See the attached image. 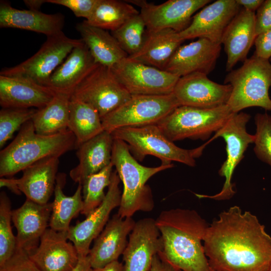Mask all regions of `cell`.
Returning <instances> with one entry per match:
<instances>
[{
    "label": "cell",
    "mask_w": 271,
    "mask_h": 271,
    "mask_svg": "<svg viewBox=\"0 0 271 271\" xmlns=\"http://www.w3.org/2000/svg\"><path fill=\"white\" fill-rule=\"evenodd\" d=\"M140 12L126 1L97 0L89 18V24L114 31Z\"/></svg>",
    "instance_id": "cell-33"
},
{
    "label": "cell",
    "mask_w": 271,
    "mask_h": 271,
    "mask_svg": "<svg viewBox=\"0 0 271 271\" xmlns=\"http://www.w3.org/2000/svg\"><path fill=\"white\" fill-rule=\"evenodd\" d=\"M256 36L271 29V0L263 1L255 14Z\"/></svg>",
    "instance_id": "cell-41"
},
{
    "label": "cell",
    "mask_w": 271,
    "mask_h": 271,
    "mask_svg": "<svg viewBox=\"0 0 271 271\" xmlns=\"http://www.w3.org/2000/svg\"><path fill=\"white\" fill-rule=\"evenodd\" d=\"M68 129L76 139V148L103 131L101 118L90 105L70 98Z\"/></svg>",
    "instance_id": "cell-32"
},
{
    "label": "cell",
    "mask_w": 271,
    "mask_h": 271,
    "mask_svg": "<svg viewBox=\"0 0 271 271\" xmlns=\"http://www.w3.org/2000/svg\"><path fill=\"white\" fill-rule=\"evenodd\" d=\"M37 108H2L0 110V148L4 147L15 131L32 120Z\"/></svg>",
    "instance_id": "cell-37"
},
{
    "label": "cell",
    "mask_w": 271,
    "mask_h": 271,
    "mask_svg": "<svg viewBox=\"0 0 271 271\" xmlns=\"http://www.w3.org/2000/svg\"><path fill=\"white\" fill-rule=\"evenodd\" d=\"M65 183V174L58 175L49 225L50 228L57 231L68 232L71 220L81 213L83 207L82 185L78 184L74 194L67 196L63 191Z\"/></svg>",
    "instance_id": "cell-30"
},
{
    "label": "cell",
    "mask_w": 271,
    "mask_h": 271,
    "mask_svg": "<svg viewBox=\"0 0 271 271\" xmlns=\"http://www.w3.org/2000/svg\"><path fill=\"white\" fill-rule=\"evenodd\" d=\"M71 96L55 93L46 106L37 109L32 119L37 133L51 135L68 129Z\"/></svg>",
    "instance_id": "cell-31"
},
{
    "label": "cell",
    "mask_w": 271,
    "mask_h": 271,
    "mask_svg": "<svg viewBox=\"0 0 271 271\" xmlns=\"http://www.w3.org/2000/svg\"><path fill=\"white\" fill-rule=\"evenodd\" d=\"M92 267L88 255L79 256V260L75 267L71 271H91Z\"/></svg>",
    "instance_id": "cell-46"
},
{
    "label": "cell",
    "mask_w": 271,
    "mask_h": 271,
    "mask_svg": "<svg viewBox=\"0 0 271 271\" xmlns=\"http://www.w3.org/2000/svg\"><path fill=\"white\" fill-rule=\"evenodd\" d=\"M205 253L214 271H269L271 236L257 217L237 206L219 214L203 238Z\"/></svg>",
    "instance_id": "cell-1"
},
{
    "label": "cell",
    "mask_w": 271,
    "mask_h": 271,
    "mask_svg": "<svg viewBox=\"0 0 271 271\" xmlns=\"http://www.w3.org/2000/svg\"><path fill=\"white\" fill-rule=\"evenodd\" d=\"M120 178L116 170L113 171L104 199L101 204L82 221L70 226L68 239L75 246L79 256L88 255L90 244L103 230L109 219L111 211L120 205L122 193Z\"/></svg>",
    "instance_id": "cell-14"
},
{
    "label": "cell",
    "mask_w": 271,
    "mask_h": 271,
    "mask_svg": "<svg viewBox=\"0 0 271 271\" xmlns=\"http://www.w3.org/2000/svg\"><path fill=\"white\" fill-rule=\"evenodd\" d=\"M180 106L173 93L165 95H131L120 106L101 118L104 130L157 124Z\"/></svg>",
    "instance_id": "cell-8"
},
{
    "label": "cell",
    "mask_w": 271,
    "mask_h": 271,
    "mask_svg": "<svg viewBox=\"0 0 271 271\" xmlns=\"http://www.w3.org/2000/svg\"><path fill=\"white\" fill-rule=\"evenodd\" d=\"M97 63L83 42L75 47L51 75L46 87L54 93L72 95Z\"/></svg>",
    "instance_id": "cell-25"
},
{
    "label": "cell",
    "mask_w": 271,
    "mask_h": 271,
    "mask_svg": "<svg viewBox=\"0 0 271 271\" xmlns=\"http://www.w3.org/2000/svg\"><path fill=\"white\" fill-rule=\"evenodd\" d=\"M59 158L50 157L34 163L23 170L18 179L21 192L26 199L45 204L52 196L56 182Z\"/></svg>",
    "instance_id": "cell-26"
},
{
    "label": "cell",
    "mask_w": 271,
    "mask_h": 271,
    "mask_svg": "<svg viewBox=\"0 0 271 271\" xmlns=\"http://www.w3.org/2000/svg\"><path fill=\"white\" fill-rule=\"evenodd\" d=\"M269 61H271V58L270 59Z\"/></svg>",
    "instance_id": "cell-50"
},
{
    "label": "cell",
    "mask_w": 271,
    "mask_h": 271,
    "mask_svg": "<svg viewBox=\"0 0 271 271\" xmlns=\"http://www.w3.org/2000/svg\"><path fill=\"white\" fill-rule=\"evenodd\" d=\"M234 113L227 104L211 108L180 105L157 124L173 142L186 139L205 140Z\"/></svg>",
    "instance_id": "cell-7"
},
{
    "label": "cell",
    "mask_w": 271,
    "mask_h": 271,
    "mask_svg": "<svg viewBox=\"0 0 271 271\" xmlns=\"http://www.w3.org/2000/svg\"><path fill=\"white\" fill-rule=\"evenodd\" d=\"M24 3L29 10L39 11L41 6L46 2V0H24Z\"/></svg>",
    "instance_id": "cell-48"
},
{
    "label": "cell",
    "mask_w": 271,
    "mask_h": 271,
    "mask_svg": "<svg viewBox=\"0 0 271 271\" xmlns=\"http://www.w3.org/2000/svg\"><path fill=\"white\" fill-rule=\"evenodd\" d=\"M238 5L246 11L255 13L263 3V0H236Z\"/></svg>",
    "instance_id": "cell-45"
},
{
    "label": "cell",
    "mask_w": 271,
    "mask_h": 271,
    "mask_svg": "<svg viewBox=\"0 0 271 271\" xmlns=\"http://www.w3.org/2000/svg\"><path fill=\"white\" fill-rule=\"evenodd\" d=\"M131 95L111 68L97 64L75 89L71 98L90 105L102 118L125 102Z\"/></svg>",
    "instance_id": "cell-11"
},
{
    "label": "cell",
    "mask_w": 271,
    "mask_h": 271,
    "mask_svg": "<svg viewBox=\"0 0 271 271\" xmlns=\"http://www.w3.org/2000/svg\"><path fill=\"white\" fill-rule=\"evenodd\" d=\"M75 148L76 139L69 129L51 135H41L36 132L31 120L1 151L0 176H12L43 159L59 158Z\"/></svg>",
    "instance_id": "cell-3"
},
{
    "label": "cell",
    "mask_w": 271,
    "mask_h": 271,
    "mask_svg": "<svg viewBox=\"0 0 271 271\" xmlns=\"http://www.w3.org/2000/svg\"><path fill=\"white\" fill-rule=\"evenodd\" d=\"M118 81L131 95L173 93L180 77L165 70L126 57L112 67Z\"/></svg>",
    "instance_id": "cell-12"
},
{
    "label": "cell",
    "mask_w": 271,
    "mask_h": 271,
    "mask_svg": "<svg viewBox=\"0 0 271 271\" xmlns=\"http://www.w3.org/2000/svg\"><path fill=\"white\" fill-rule=\"evenodd\" d=\"M113 167L111 163L99 172L88 176L82 183L83 207L81 214L86 217L103 202L106 195L104 189L110 184Z\"/></svg>",
    "instance_id": "cell-34"
},
{
    "label": "cell",
    "mask_w": 271,
    "mask_h": 271,
    "mask_svg": "<svg viewBox=\"0 0 271 271\" xmlns=\"http://www.w3.org/2000/svg\"><path fill=\"white\" fill-rule=\"evenodd\" d=\"M0 187L1 188L5 187L17 195H20L22 193L19 187L18 179L14 178H5L1 177L0 179Z\"/></svg>",
    "instance_id": "cell-44"
},
{
    "label": "cell",
    "mask_w": 271,
    "mask_h": 271,
    "mask_svg": "<svg viewBox=\"0 0 271 271\" xmlns=\"http://www.w3.org/2000/svg\"><path fill=\"white\" fill-rule=\"evenodd\" d=\"M184 41L179 33L172 29L155 32L146 30L141 49L128 58L164 70L171 57Z\"/></svg>",
    "instance_id": "cell-28"
},
{
    "label": "cell",
    "mask_w": 271,
    "mask_h": 271,
    "mask_svg": "<svg viewBox=\"0 0 271 271\" xmlns=\"http://www.w3.org/2000/svg\"><path fill=\"white\" fill-rule=\"evenodd\" d=\"M250 118V115L243 112L234 113L210 140L212 141L221 137L225 142L227 157L218 171L219 175L225 178V182L219 193L214 195L196 194L199 198L226 200L235 193L231 182L234 171L244 157L249 145L254 141V136L249 133L246 130V125Z\"/></svg>",
    "instance_id": "cell-10"
},
{
    "label": "cell",
    "mask_w": 271,
    "mask_h": 271,
    "mask_svg": "<svg viewBox=\"0 0 271 271\" xmlns=\"http://www.w3.org/2000/svg\"><path fill=\"white\" fill-rule=\"evenodd\" d=\"M67 232L48 228L39 245L29 253L30 259L40 271H71L77 265L79 255Z\"/></svg>",
    "instance_id": "cell-18"
},
{
    "label": "cell",
    "mask_w": 271,
    "mask_h": 271,
    "mask_svg": "<svg viewBox=\"0 0 271 271\" xmlns=\"http://www.w3.org/2000/svg\"><path fill=\"white\" fill-rule=\"evenodd\" d=\"M46 2L67 7L76 17L84 18L87 20L90 16L97 0H46Z\"/></svg>",
    "instance_id": "cell-40"
},
{
    "label": "cell",
    "mask_w": 271,
    "mask_h": 271,
    "mask_svg": "<svg viewBox=\"0 0 271 271\" xmlns=\"http://www.w3.org/2000/svg\"><path fill=\"white\" fill-rule=\"evenodd\" d=\"M113 142L112 133L104 130L78 147L76 153L78 164L69 172L71 179L82 184L88 176L109 165Z\"/></svg>",
    "instance_id": "cell-27"
},
{
    "label": "cell",
    "mask_w": 271,
    "mask_h": 271,
    "mask_svg": "<svg viewBox=\"0 0 271 271\" xmlns=\"http://www.w3.org/2000/svg\"><path fill=\"white\" fill-rule=\"evenodd\" d=\"M114 138L124 141L130 151L139 160L148 155L161 160L162 164L177 162L190 167L196 165L195 159L200 157L207 143L193 149L177 146L162 131L157 124L116 129L111 132Z\"/></svg>",
    "instance_id": "cell-6"
},
{
    "label": "cell",
    "mask_w": 271,
    "mask_h": 271,
    "mask_svg": "<svg viewBox=\"0 0 271 271\" xmlns=\"http://www.w3.org/2000/svg\"><path fill=\"white\" fill-rule=\"evenodd\" d=\"M146 33V25L140 13L130 18L111 34L128 56L141 48Z\"/></svg>",
    "instance_id": "cell-35"
},
{
    "label": "cell",
    "mask_w": 271,
    "mask_h": 271,
    "mask_svg": "<svg viewBox=\"0 0 271 271\" xmlns=\"http://www.w3.org/2000/svg\"><path fill=\"white\" fill-rule=\"evenodd\" d=\"M11 201L4 192L0 194V266L15 253L17 239L11 226Z\"/></svg>",
    "instance_id": "cell-36"
},
{
    "label": "cell",
    "mask_w": 271,
    "mask_h": 271,
    "mask_svg": "<svg viewBox=\"0 0 271 271\" xmlns=\"http://www.w3.org/2000/svg\"><path fill=\"white\" fill-rule=\"evenodd\" d=\"M150 271H181L166 261L161 252L156 254L152 260Z\"/></svg>",
    "instance_id": "cell-43"
},
{
    "label": "cell",
    "mask_w": 271,
    "mask_h": 271,
    "mask_svg": "<svg viewBox=\"0 0 271 271\" xmlns=\"http://www.w3.org/2000/svg\"><path fill=\"white\" fill-rule=\"evenodd\" d=\"M155 220L166 261L181 271H214L202 243L209 225L196 211L173 209L162 211Z\"/></svg>",
    "instance_id": "cell-2"
},
{
    "label": "cell",
    "mask_w": 271,
    "mask_h": 271,
    "mask_svg": "<svg viewBox=\"0 0 271 271\" xmlns=\"http://www.w3.org/2000/svg\"><path fill=\"white\" fill-rule=\"evenodd\" d=\"M76 29L97 64L111 68L128 57L108 31L91 25L85 20L78 23Z\"/></svg>",
    "instance_id": "cell-29"
},
{
    "label": "cell",
    "mask_w": 271,
    "mask_h": 271,
    "mask_svg": "<svg viewBox=\"0 0 271 271\" xmlns=\"http://www.w3.org/2000/svg\"><path fill=\"white\" fill-rule=\"evenodd\" d=\"M221 44L205 38L181 45L167 63L164 70L179 77L199 72L208 75L215 68Z\"/></svg>",
    "instance_id": "cell-19"
},
{
    "label": "cell",
    "mask_w": 271,
    "mask_h": 271,
    "mask_svg": "<svg viewBox=\"0 0 271 271\" xmlns=\"http://www.w3.org/2000/svg\"><path fill=\"white\" fill-rule=\"evenodd\" d=\"M64 16L61 13L47 14L40 11L20 10L10 3H0V27L15 28L41 33L50 37L62 31Z\"/></svg>",
    "instance_id": "cell-24"
},
{
    "label": "cell",
    "mask_w": 271,
    "mask_h": 271,
    "mask_svg": "<svg viewBox=\"0 0 271 271\" xmlns=\"http://www.w3.org/2000/svg\"><path fill=\"white\" fill-rule=\"evenodd\" d=\"M256 36L255 13L241 9L226 28L221 44L227 55L226 71L230 72L238 62L247 59V54Z\"/></svg>",
    "instance_id": "cell-23"
},
{
    "label": "cell",
    "mask_w": 271,
    "mask_h": 271,
    "mask_svg": "<svg viewBox=\"0 0 271 271\" xmlns=\"http://www.w3.org/2000/svg\"><path fill=\"white\" fill-rule=\"evenodd\" d=\"M257 56L263 59L270 60L271 58V29L257 35L254 41Z\"/></svg>",
    "instance_id": "cell-42"
},
{
    "label": "cell",
    "mask_w": 271,
    "mask_h": 271,
    "mask_svg": "<svg viewBox=\"0 0 271 271\" xmlns=\"http://www.w3.org/2000/svg\"><path fill=\"white\" fill-rule=\"evenodd\" d=\"M91 271H124L123 264L118 260L114 261L100 268L91 269Z\"/></svg>",
    "instance_id": "cell-47"
},
{
    "label": "cell",
    "mask_w": 271,
    "mask_h": 271,
    "mask_svg": "<svg viewBox=\"0 0 271 271\" xmlns=\"http://www.w3.org/2000/svg\"><path fill=\"white\" fill-rule=\"evenodd\" d=\"M269 271H271V264H270V268H269Z\"/></svg>",
    "instance_id": "cell-49"
},
{
    "label": "cell",
    "mask_w": 271,
    "mask_h": 271,
    "mask_svg": "<svg viewBox=\"0 0 271 271\" xmlns=\"http://www.w3.org/2000/svg\"><path fill=\"white\" fill-rule=\"evenodd\" d=\"M136 222L132 217L122 218L117 213L109 219L90 248L88 256L92 268L118 260L126 247L127 236Z\"/></svg>",
    "instance_id": "cell-20"
},
{
    "label": "cell",
    "mask_w": 271,
    "mask_h": 271,
    "mask_svg": "<svg viewBox=\"0 0 271 271\" xmlns=\"http://www.w3.org/2000/svg\"><path fill=\"white\" fill-rule=\"evenodd\" d=\"M139 6L148 32L172 29L180 33L190 24L194 14L210 0H169L159 5L144 0L126 1Z\"/></svg>",
    "instance_id": "cell-13"
},
{
    "label": "cell",
    "mask_w": 271,
    "mask_h": 271,
    "mask_svg": "<svg viewBox=\"0 0 271 271\" xmlns=\"http://www.w3.org/2000/svg\"><path fill=\"white\" fill-rule=\"evenodd\" d=\"M231 91L230 84L218 83L196 72L180 77L173 93L180 105L211 108L227 104Z\"/></svg>",
    "instance_id": "cell-15"
},
{
    "label": "cell",
    "mask_w": 271,
    "mask_h": 271,
    "mask_svg": "<svg viewBox=\"0 0 271 271\" xmlns=\"http://www.w3.org/2000/svg\"><path fill=\"white\" fill-rule=\"evenodd\" d=\"M0 271H40L30 259L28 252L18 248L13 255L3 265Z\"/></svg>",
    "instance_id": "cell-39"
},
{
    "label": "cell",
    "mask_w": 271,
    "mask_h": 271,
    "mask_svg": "<svg viewBox=\"0 0 271 271\" xmlns=\"http://www.w3.org/2000/svg\"><path fill=\"white\" fill-rule=\"evenodd\" d=\"M163 240L156 220L145 218L136 222L122 254L124 271H150L154 256L162 251Z\"/></svg>",
    "instance_id": "cell-16"
},
{
    "label": "cell",
    "mask_w": 271,
    "mask_h": 271,
    "mask_svg": "<svg viewBox=\"0 0 271 271\" xmlns=\"http://www.w3.org/2000/svg\"><path fill=\"white\" fill-rule=\"evenodd\" d=\"M52 210V202L41 204L26 199L21 207L12 210L18 248L29 253L38 246L48 228Z\"/></svg>",
    "instance_id": "cell-21"
},
{
    "label": "cell",
    "mask_w": 271,
    "mask_h": 271,
    "mask_svg": "<svg viewBox=\"0 0 271 271\" xmlns=\"http://www.w3.org/2000/svg\"><path fill=\"white\" fill-rule=\"evenodd\" d=\"M82 42L81 39L70 38L63 32L47 37L34 55L16 66L2 69L0 75L27 79L46 87L55 70Z\"/></svg>",
    "instance_id": "cell-9"
},
{
    "label": "cell",
    "mask_w": 271,
    "mask_h": 271,
    "mask_svg": "<svg viewBox=\"0 0 271 271\" xmlns=\"http://www.w3.org/2000/svg\"><path fill=\"white\" fill-rule=\"evenodd\" d=\"M240 10L236 0L216 1L194 15L189 26L179 33L180 36L184 41L205 38L221 44L226 28Z\"/></svg>",
    "instance_id": "cell-17"
},
{
    "label": "cell",
    "mask_w": 271,
    "mask_h": 271,
    "mask_svg": "<svg viewBox=\"0 0 271 271\" xmlns=\"http://www.w3.org/2000/svg\"><path fill=\"white\" fill-rule=\"evenodd\" d=\"M224 83L231 86L232 91L227 105L234 113L251 107H259L271 111L269 60L253 54L243 62L241 67L229 72Z\"/></svg>",
    "instance_id": "cell-5"
},
{
    "label": "cell",
    "mask_w": 271,
    "mask_h": 271,
    "mask_svg": "<svg viewBox=\"0 0 271 271\" xmlns=\"http://www.w3.org/2000/svg\"><path fill=\"white\" fill-rule=\"evenodd\" d=\"M254 123V153L258 159L271 168V114L266 112L256 113Z\"/></svg>",
    "instance_id": "cell-38"
},
{
    "label": "cell",
    "mask_w": 271,
    "mask_h": 271,
    "mask_svg": "<svg viewBox=\"0 0 271 271\" xmlns=\"http://www.w3.org/2000/svg\"><path fill=\"white\" fill-rule=\"evenodd\" d=\"M55 93L48 87L32 80L0 75L2 108L40 109L52 99Z\"/></svg>",
    "instance_id": "cell-22"
},
{
    "label": "cell",
    "mask_w": 271,
    "mask_h": 271,
    "mask_svg": "<svg viewBox=\"0 0 271 271\" xmlns=\"http://www.w3.org/2000/svg\"><path fill=\"white\" fill-rule=\"evenodd\" d=\"M111 163L123 185L117 214L122 218L132 217L139 211H152L154 203L151 189L146 183L154 175L172 168L174 165L143 166L131 155L126 143L114 138Z\"/></svg>",
    "instance_id": "cell-4"
}]
</instances>
